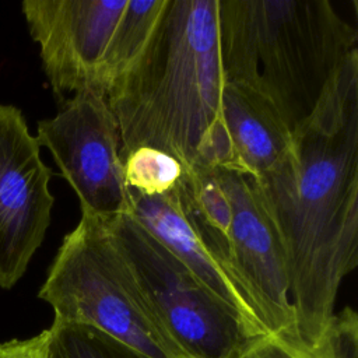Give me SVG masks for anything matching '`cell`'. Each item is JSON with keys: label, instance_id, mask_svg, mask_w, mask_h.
Wrapping results in <instances>:
<instances>
[{"label": "cell", "instance_id": "6", "mask_svg": "<svg viewBox=\"0 0 358 358\" xmlns=\"http://www.w3.org/2000/svg\"><path fill=\"white\" fill-rule=\"evenodd\" d=\"M35 137L76 192L81 213L103 221L129 213L120 134L105 94L76 92L57 115L38 122Z\"/></svg>", "mask_w": 358, "mask_h": 358}, {"label": "cell", "instance_id": "2", "mask_svg": "<svg viewBox=\"0 0 358 358\" xmlns=\"http://www.w3.org/2000/svg\"><path fill=\"white\" fill-rule=\"evenodd\" d=\"M225 80L218 0H166L145 48L108 91L122 159L138 147L201 164L221 116Z\"/></svg>", "mask_w": 358, "mask_h": 358}, {"label": "cell", "instance_id": "7", "mask_svg": "<svg viewBox=\"0 0 358 358\" xmlns=\"http://www.w3.org/2000/svg\"><path fill=\"white\" fill-rule=\"evenodd\" d=\"M41 144L14 105L0 103V288H13L41 248L55 197Z\"/></svg>", "mask_w": 358, "mask_h": 358}, {"label": "cell", "instance_id": "1", "mask_svg": "<svg viewBox=\"0 0 358 358\" xmlns=\"http://www.w3.org/2000/svg\"><path fill=\"white\" fill-rule=\"evenodd\" d=\"M250 179L284 249L296 336L313 347L358 264V50L292 131L287 157Z\"/></svg>", "mask_w": 358, "mask_h": 358}, {"label": "cell", "instance_id": "16", "mask_svg": "<svg viewBox=\"0 0 358 358\" xmlns=\"http://www.w3.org/2000/svg\"><path fill=\"white\" fill-rule=\"evenodd\" d=\"M49 329L39 334L24 338L10 340L0 344V358H48L49 355Z\"/></svg>", "mask_w": 358, "mask_h": 358}, {"label": "cell", "instance_id": "10", "mask_svg": "<svg viewBox=\"0 0 358 358\" xmlns=\"http://www.w3.org/2000/svg\"><path fill=\"white\" fill-rule=\"evenodd\" d=\"M129 214L214 295L232 308L255 337L268 334L229 256L228 241L210 228L183 197L179 183L165 194L129 192Z\"/></svg>", "mask_w": 358, "mask_h": 358}, {"label": "cell", "instance_id": "5", "mask_svg": "<svg viewBox=\"0 0 358 358\" xmlns=\"http://www.w3.org/2000/svg\"><path fill=\"white\" fill-rule=\"evenodd\" d=\"M158 322L183 358H229L255 336L129 213L106 221Z\"/></svg>", "mask_w": 358, "mask_h": 358}, {"label": "cell", "instance_id": "15", "mask_svg": "<svg viewBox=\"0 0 358 358\" xmlns=\"http://www.w3.org/2000/svg\"><path fill=\"white\" fill-rule=\"evenodd\" d=\"M183 172V165L175 157L151 147H138L123 158L127 190L144 196L169 193L178 186Z\"/></svg>", "mask_w": 358, "mask_h": 358}, {"label": "cell", "instance_id": "4", "mask_svg": "<svg viewBox=\"0 0 358 358\" xmlns=\"http://www.w3.org/2000/svg\"><path fill=\"white\" fill-rule=\"evenodd\" d=\"M38 296L52 306L53 322L91 326L151 358H183L148 305L108 222L95 215L81 213Z\"/></svg>", "mask_w": 358, "mask_h": 358}, {"label": "cell", "instance_id": "11", "mask_svg": "<svg viewBox=\"0 0 358 358\" xmlns=\"http://www.w3.org/2000/svg\"><path fill=\"white\" fill-rule=\"evenodd\" d=\"M291 141V130L264 98L225 83L220 122L199 168L231 169L256 179L287 157Z\"/></svg>", "mask_w": 358, "mask_h": 358}, {"label": "cell", "instance_id": "13", "mask_svg": "<svg viewBox=\"0 0 358 358\" xmlns=\"http://www.w3.org/2000/svg\"><path fill=\"white\" fill-rule=\"evenodd\" d=\"M229 358H358V315L350 306L334 313L313 347L264 334L249 338Z\"/></svg>", "mask_w": 358, "mask_h": 358}, {"label": "cell", "instance_id": "12", "mask_svg": "<svg viewBox=\"0 0 358 358\" xmlns=\"http://www.w3.org/2000/svg\"><path fill=\"white\" fill-rule=\"evenodd\" d=\"M166 0H127L102 56L95 91L108 94L130 69L152 35Z\"/></svg>", "mask_w": 358, "mask_h": 358}, {"label": "cell", "instance_id": "14", "mask_svg": "<svg viewBox=\"0 0 358 358\" xmlns=\"http://www.w3.org/2000/svg\"><path fill=\"white\" fill-rule=\"evenodd\" d=\"M48 358H151L85 324L53 322Z\"/></svg>", "mask_w": 358, "mask_h": 358}, {"label": "cell", "instance_id": "8", "mask_svg": "<svg viewBox=\"0 0 358 358\" xmlns=\"http://www.w3.org/2000/svg\"><path fill=\"white\" fill-rule=\"evenodd\" d=\"M215 171L231 206L228 231L231 262L259 320L268 334L301 343L295 330L284 249L252 179L231 169L215 168Z\"/></svg>", "mask_w": 358, "mask_h": 358}, {"label": "cell", "instance_id": "9", "mask_svg": "<svg viewBox=\"0 0 358 358\" xmlns=\"http://www.w3.org/2000/svg\"><path fill=\"white\" fill-rule=\"evenodd\" d=\"M127 0H25L21 11L60 99L95 90L96 73Z\"/></svg>", "mask_w": 358, "mask_h": 358}, {"label": "cell", "instance_id": "3", "mask_svg": "<svg viewBox=\"0 0 358 358\" xmlns=\"http://www.w3.org/2000/svg\"><path fill=\"white\" fill-rule=\"evenodd\" d=\"M357 31L329 0H218L225 83L264 98L295 131L357 52Z\"/></svg>", "mask_w": 358, "mask_h": 358}]
</instances>
